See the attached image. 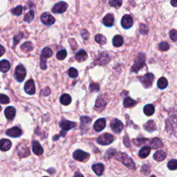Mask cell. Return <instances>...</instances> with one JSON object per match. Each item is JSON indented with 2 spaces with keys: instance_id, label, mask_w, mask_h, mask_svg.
<instances>
[{
  "instance_id": "6da1fadb",
  "label": "cell",
  "mask_w": 177,
  "mask_h": 177,
  "mask_svg": "<svg viewBox=\"0 0 177 177\" xmlns=\"http://www.w3.org/2000/svg\"><path fill=\"white\" fill-rule=\"evenodd\" d=\"M106 155L108 156V157H113L115 159L120 161L126 167H127L129 169H131V170H135L136 169L134 161L132 160L131 158L129 157L127 154H126L125 153L116 152L114 149H110L107 152Z\"/></svg>"
},
{
  "instance_id": "7a4b0ae2",
  "label": "cell",
  "mask_w": 177,
  "mask_h": 177,
  "mask_svg": "<svg viewBox=\"0 0 177 177\" xmlns=\"http://www.w3.org/2000/svg\"><path fill=\"white\" fill-rule=\"evenodd\" d=\"M146 55L143 53H139L137 54L134 60V63L131 67V71L134 73H138L145 66Z\"/></svg>"
},
{
  "instance_id": "3957f363",
  "label": "cell",
  "mask_w": 177,
  "mask_h": 177,
  "mask_svg": "<svg viewBox=\"0 0 177 177\" xmlns=\"http://www.w3.org/2000/svg\"><path fill=\"white\" fill-rule=\"evenodd\" d=\"M165 127L168 131L175 130L177 127V112L170 113V118L166 120Z\"/></svg>"
},
{
  "instance_id": "277c9868",
  "label": "cell",
  "mask_w": 177,
  "mask_h": 177,
  "mask_svg": "<svg viewBox=\"0 0 177 177\" xmlns=\"http://www.w3.org/2000/svg\"><path fill=\"white\" fill-rule=\"evenodd\" d=\"M26 75V68H24L23 65H19L17 66L15 68V73H14V77L17 82L19 83H22L25 79Z\"/></svg>"
},
{
  "instance_id": "5b68a950",
  "label": "cell",
  "mask_w": 177,
  "mask_h": 177,
  "mask_svg": "<svg viewBox=\"0 0 177 177\" xmlns=\"http://www.w3.org/2000/svg\"><path fill=\"white\" fill-rule=\"evenodd\" d=\"M138 79L145 88L147 89L152 86L153 82L154 80V76L153 75V73H147L143 76H141V77H139Z\"/></svg>"
},
{
  "instance_id": "8992f818",
  "label": "cell",
  "mask_w": 177,
  "mask_h": 177,
  "mask_svg": "<svg viewBox=\"0 0 177 177\" xmlns=\"http://www.w3.org/2000/svg\"><path fill=\"white\" fill-rule=\"evenodd\" d=\"M113 141V136L112 134L105 133L100 135L97 138V142L102 145H108Z\"/></svg>"
},
{
  "instance_id": "52a82bcc",
  "label": "cell",
  "mask_w": 177,
  "mask_h": 177,
  "mask_svg": "<svg viewBox=\"0 0 177 177\" xmlns=\"http://www.w3.org/2000/svg\"><path fill=\"white\" fill-rule=\"evenodd\" d=\"M110 127L112 131L116 134H120L124 128L123 123L117 118H114L112 120V122L110 123Z\"/></svg>"
},
{
  "instance_id": "ba28073f",
  "label": "cell",
  "mask_w": 177,
  "mask_h": 177,
  "mask_svg": "<svg viewBox=\"0 0 177 177\" xmlns=\"http://www.w3.org/2000/svg\"><path fill=\"white\" fill-rule=\"evenodd\" d=\"M40 20L42 24L46 26L53 25L55 22V18L49 13H44L40 16Z\"/></svg>"
},
{
  "instance_id": "9c48e42d",
  "label": "cell",
  "mask_w": 177,
  "mask_h": 177,
  "mask_svg": "<svg viewBox=\"0 0 177 177\" xmlns=\"http://www.w3.org/2000/svg\"><path fill=\"white\" fill-rule=\"evenodd\" d=\"M68 4L65 2H60L59 3L55 4L52 9V12L53 13L62 14L65 12L67 9Z\"/></svg>"
},
{
  "instance_id": "30bf717a",
  "label": "cell",
  "mask_w": 177,
  "mask_h": 177,
  "mask_svg": "<svg viewBox=\"0 0 177 177\" xmlns=\"http://www.w3.org/2000/svg\"><path fill=\"white\" fill-rule=\"evenodd\" d=\"M76 126V123L74 122H71L67 120H62L60 123V127L62 129V131L67 132L70 129L74 128Z\"/></svg>"
},
{
  "instance_id": "8fae6325",
  "label": "cell",
  "mask_w": 177,
  "mask_h": 177,
  "mask_svg": "<svg viewBox=\"0 0 177 177\" xmlns=\"http://www.w3.org/2000/svg\"><path fill=\"white\" fill-rule=\"evenodd\" d=\"M121 26L123 28L129 29L133 26V19L129 15H125L121 20Z\"/></svg>"
},
{
  "instance_id": "7c38bea8",
  "label": "cell",
  "mask_w": 177,
  "mask_h": 177,
  "mask_svg": "<svg viewBox=\"0 0 177 177\" xmlns=\"http://www.w3.org/2000/svg\"><path fill=\"white\" fill-rule=\"evenodd\" d=\"M24 91L27 94L33 95L35 93V83L33 80H29L25 83Z\"/></svg>"
},
{
  "instance_id": "4fadbf2b",
  "label": "cell",
  "mask_w": 177,
  "mask_h": 177,
  "mask_svg": "<svg viewBox=\"0 0 177 177\" xmlns=\"http://www.w3.org/2000/svg\"><path fill=\"white\" fill-rule=\"evenodd\" d=\"M6 134L7 136L12 137V138H18L22 134V131L17 127H14L8 129Z\"/></svg>"
},
{
  "instance_id": "5bb4252c",
  "label": "cell",
  "mask_w": 177,
  "mask_h": 177,
  "mask_svg": "<svg viewBox=\"0 0 177 177\" xmlns=\"http://www.w3.org/2000/svg\"><path fill=\"white\" fill-rule=\"evenodd\" d=\"M73 157L76 160H79V161H83L89 158V154L83 151V150H81V149H77L76 151L73 152Z\"/></svg>"
},
{
  "instance_id": "9a60e30c",
  "label": "cell",
  "mask_w": 177,
  "mask_h": 177,
  "mask_svg": "<svg viewBox=\"0 0 177 177\" xmlns=\"http://www.w3.org/2000/svg\"><path fill=\"white\" fill-rule=\"evenodd\" d=\"M110 57L107 54L105 53H100L98 56L96 57V60H95V62L97 63L98 65H106L107 63L109 62Z\"/></svg>"
},
{
  "instance_id": "2e32d148",
  "label": "cell",
  "mask_w": 177,
  "mask_h": 177,
  "mask_svg": "<svg viewBox=\"0 0 177 177\" xmlns=\"http://www.w3.org/2000/svg\"><path fill=\"white\" fill-rule=\"evenodd\" d=\"M91 122V118L89 116H83L80 117V123H81V129L82 131L85 132L88 129L89 124Z\"/></svg>"
},
{
  "instance_id": "e0dca14e",
  "label": "cell",
  "mask_w": 177,
  "mask_h": 177,
  "mask_svg": "<svg viewBox=\"0 0 177 177\" xmlns=\"http://www.w3.org/2000/svg\"><path fill=\"white\" fill-rule=\"evenodd\" d=\"M105 126H106V120L105 118H100V119L97 120L96 123H94V128L95 131L97 132L101 131L102 130L105 129Z\"/></svg>"
},
{
  "instance_id": "ac0fdd59",
  "label": "cell",
  "mask_w": 177,
  "mask_h": 177,
  "mask_svg": "<svg viewBox=\"0 0 177 177\" xmlns=\"http://www.w3.org/2000/svg\"><path fill=\"white\" fill-rule=\"evenodd\" d=\"M102 23L103 24L107 26V27L112 26L113 25V23H114V17H113V14L109 13V14L105 15L102 20Z\"/></svg>"
},
{
  "instance_id": "d6986e66",
  "label": "cell",
  "mask_w": 177,
  "mask_h": 177,
  "mask_svg": "<svg viewBox=\"0 0 177 177\" xmlns=\"http://www.w3.org/2000/svg\"><path fill=\"white\" fill-rule=\"evenodd\" d=\"M15 113H16V110L13 107H8L4 111V114L6 116V118L10 120L15 118Z\"/></svg>"
},
{
  "instance_id": "ffe728a7",
  "label": "cell",
  "mask_w": 177,
  "mask_h": 177,
  "mask_svg": "<svg viewBox=\"0 0 177 177\" xmlns=\"http://www.w3.org/2000/svg\"><path fill=\"white\" fill-rule=\"evenodd\" d=\"M32 144H33V152L34 154L38 156H40L43 154L44 152L43 148H42L41 145L39 143V142L33 141Z\"/></svg>"
},
{
  "instance_id": "44dd1931",
  "label": "cell",
  "mask_w": 177,
  "mask_h": 177,
  "mask_svg": "<svg viewBox=\"0 0 177 177\" xmlns=\"http://www.w3.org/2000/svg\"><path fill=\"white\" fill-rule=\"evenodd\" d=\"M12 143L8 139H2L0 141V149L3 152H6L10 149Z\"/></svg>"
},
{
  "instance_id": "7402d4cb",
  "label": "cell",
  "mask_w": 177,
  "mask_h": 177,
  "mask_svg": "<svg viewBox=\"0 0 177 177\" xmlns=\"http://www.w3.org/2000/svg\"><path fill=\"white\" fill-rule=\"evenodd\" d=\"M87 52L84 51V49H81L76 54V60H77L79 62H83L87 59Z\"/></svg>"
},
{
  "instance_id": "603a6c76",
  "label": "cell",
  "mask_w": 177,
  "mask_h": 177,
  "mask_svg": "<svg viewBox=\"0 0 177 177\" xmlns=\"http://www.w3.org/2000/svg\"><path fill=\"white\" fill-rule=\"evenodd\" d=\"M107 105V101L104 97H102V96H100L98 99L96 100V105H95V107L98 109H103L104 107L106 106Z\"/></svg>"
},
{
  "instance_id": "cb8c5ba5",
  "label": "cell",
  "mask_w": 177,
  "mask_h": 177,
  "mask_svg": "<svg viewBox=\"0 0 177 177\" xmlns=\"http://www.w3.org/2000/svg\"><path fill=\"white\" fill-rule=\"evenodd\" d=\"M149 145L152 149H159L163 146V142L161 140L158 138H154L152 140H150Z\"/></svg>"
},
{
  "instance_id": "d4e9b609",
  "label": "cell",
  "mask_w": 177,
  "mask_h": 177,
  "mask_svg": "<svg viewBox=\"0 0 177 177\" xmlns=\"http://www.w3.org/2000/svg\"><path fill=\"white\" fill-rule=\"evenodd\" d=\"M144 129L147 131L152 133V132L157 130V125L154 120H149L144 125Z\"/></svg>"
},
{
  "instance_id": "484cf974",
  "label": "cell",
  "mask_w": 177,
  "mask_h": 177,
  "mask_svg": "<svg viewBox=\"0 0 177 177\" xmlns=\"http://www.w3.org/2000/svg\"><path fill=\"white\" fill-rule=\"evenodd\" d=\"M10 64L6 60H3L0 62V71L2 73H6L10 70Z\"/></svg>"
},
{
  "instance_id": "4316f807",
  "label": "cell",
  "mask_w": 177,
  "mask_h": 177,
  "mask_svg": "<svg viewBox=\"0 0 177 177\" xmlns=\"http://www.w3.org/2000/svg\"><path fill=\"white\" fill-rule=\"evenodd\" d=\"M92 170L98 176H101L104 171V165L102 163H97L92 166Z\"/></svg>"
},
{
  "instance_id": "83f0119b",
  "label": "cell",
  "mask_w": 177,
  "mask_h": 177,
  "mask_svg": "<svg viewBox=\"0 0 177 177\" xmlns=\"http://www.w3.org/2000/svg\"><path fill=\"white\" fill-rule=\"evenodd\" d=\"M150 152H151V148L148 146H145L140 149L138 156L142 158H145L148 157Z\"/></svg>"
},
{
  "instance_id": "f1b7e54d",
  "label": "cell",
  "mask_w": 177,
  "mask_h": 177,
  "mask_svg": "<svg viewBox=\"0 0 177 177\" xmlns=\"http://www.w3.org/2000/svg\"><path fill=\"white\" fill-rule=\"evenodd\" d=\"M143 112L144 113L146 116H152L154 114V113L155 112V109L154 105L152 104H148L146 105L143 108Z\"/></svg>"
},
{
  "instance_id": "f546056e",
  "label": "cell",
  "mask_w": 177,
  "mask_h": 177,
  "mask_svg": "<svg viewBox=\"0 0 177 177\" xmlns=\"http://www.w3.org/2000/svg\"><path fill=\"white\" fill-rule=\"evenodd\" d=\"M52 54H53V52H52L51 49H50L49 47H44L42 51L40 58H43V59L46 60V58L51 57Z\"/></svg>"
},
{
  "instance_id": "4dcf8cb0",
  "label": "cell",
  "mask_w": 177,
  "mask_h": 177,
  "mask_svg": "<svg viewBox=\"0 0 177 177\" xmlns=\"http://www.w3.org/2000/svg\"><path fill=\"white\" fill-rule=\"evenodd\" d=\"M123 41L124 40H123V38L122 36H120L119 35H116L112 39L113 45L115 47H120L123 45Z\"/></svg>"
},
{
  "instance_id": "1f68e13d",
  "label": "cell",
  "mask_w": 177,
  "mask_h": 177,
  "mask_svg": "<svg viewBox=\"0 0 177 177\" xmlns=\"http://www.w3.org/2000/svg\"><path fill=\"white\" fill-rule=\"evenodd\" d=\"M154 159L157 161H163L166 158V154L162 150H158L154 154Z\"/></svg>"
},
{
  "instance_id": "d6a6232c",
  "label": "cell",
  "mask_w": 177,
  "mask_h": 177,
  "mask_svg": "<svg viewBox=\"0 0 177 177\" xmlns=\"http://www.w3.org/2000/svg\"><path fill=\"white\" fill-rule=\"evenodd\" d=\"M33 49V43L31 42H26L25 43H24L21 46V49L24 52L28 53L31 51Z\"/></svg>"
},
{
  "instance_id": "836d02e7",
  "label": "cell",
  "mask_w": 177,
  "mask_h": 177,
  "mask_svg": "<svg viewBox=\"0 0 177 177\" xmlns=\"http://www.w3.org/2000/svg\"><path fill=\"white\" fill-rule=\"evenodd\" d=\"M60 101L64 105H68L71 102V97L67 94H65L61 96Z\"/></svg>"
},
{
  "instance_id": "e575fe53",
  "label": "cell",
  "mask_w": 177,
  "mask_h": 177,
  "mask_svg": "<svg viewBox=\"0 0 177 177\" xmlns=\"http://www.w3.org/2000/svg\"><path fill=\"white\" fill-rule=\"evenodd\" d=\"M158 87L160 89H164L168 85V80L164 77H162L158 79V83H157Z\"/></svg>"
},
{
  "instance_id": "d590c367",
  "label": "cell",
  "mask_w": 177,
  "mask_h": 177,
  "mask_svg": "<svg viewBox=\"0 0 177 177\" xmlns=\"http://www.w3.org/2000/svg\"><path fill=\"white\" fill-rule=\"evenodd\" d=\"M136 104V101L133 99H131V98L127 97L125 98L123 101V106L125 107H131L134 106Z\"/></svg>"
},
{
  "instance_id": "8d00e7d4",
  "label": "cell",
  "mask_w": 177,
  "mask_h": 177,
  "mask_svg": "<svg viewBox=\"0 0 177 177\" xmlns=\"http://www.w3.org/2000/svg\"><path fill=\"white\" fill-rule=\"evenodd\" d=\"M95 41L100 44H105L107 43V39L104 35L101 34H98L95 36Z\"/></svg>"
},
{
  "instance_id": "74e56055",
  "label": "cell",
  "mask_w": 177,
  "mask_h": 177,
  "mask_svg": "<svg viewBox=\"0 0 177 177\" xmlns=\"http://www.w3.org/2000/svg\"><path fill=\"white\" fill-rule=\"evenodd\" d=\"M34 16H35V12H34L33 10H31L30 11L25 15L24 20L25 22L29 23L32 22L33 20L34 19Z\"/></svg>"
},
{
  "instance_id": "f35d334b",
  "label": "cell",
  "mask_w": 177,
  "mask_h": 177,
  "mask_svg": "<svg viewBox=\"0 0 177 177\" xmlns=\"http://www.w3.org/2000/svg\"><path fill=\"white\" fill-rule=\"evenodd\" d=\"M109 4L111 6L114 7L116 9H119L122 6V0H109Z\"/></svg>"
},
{
  "instance_id": "ab89813d",
  "label": "cell",
  "mask_w": 177,
  "mask_h": 177,
  "mask_svg": "<svg viewBox=\"0 0 177 177\" xmlns=\"http://www.w3.org/2000/svg\"><path fill=\"white\" fill-rule=\"evenodd\" d=\"M18 154H19V156L21 158H23V157H27V156L30 154V152H29V149L28 147H24L23 149L21 148L19 150V152H18Z\"/></svg>"
},
{
  "instance_id": "60d3db41",
  "label": "cell",
  "mask_w": 177,
  "mask_h": 177,
  "mask_svg": "<svg viewBox=\"0 0 177 177\" xmlns=\"http://www.w3.org/2000/svg\"><path fill=\"white\" fill-rule=\"evenodd\" d=\"M67 55V52L66 51L65 49H62L60 50V51H58L56 54V57L58 60H62L66 58Z\"/></svg>"
},
{
  "instance_id": "b9f144b4",
  "label": "cell",
  "mask_w": 177,
  "mask_h": 177,
  "mask_svg": "<svg viewBox=\"0 0 177 177\" xmlns=\"http://www.w3.org/2000/svg\"><path fill=\"white\" fill-rule=\"evenodd\" d=\"M168 168L170 170H177V160L172 159L170 160L168 163Z\"/></svg>"
},
{
  "instance_id": "7bdbcfd3",
  "label": "cell",
  "mask_w": 177,
  "mask_h": 177,
  "mask_svg": "<svg viewBox=\"0 0 177 177\" xmlns=\"http://www.w3.org/2000/svg\"><path fill=\"white\" fill-rule=\"evenodd\" d=\"M68 74L71 78H76L78 76V71L76 68L71 67L68 69Z\"/></svg>"
},
{
  "instance_id": "ee69618b",
  "label": "cell",
  "mask_w": 177,
  "mask_h": 177,
  "mask_svg": "<svg viewBox=\"0 0 177 177\" xmlns=\"http://www.w3.org/2000/svg\"><path fill=\"white\" fill-rule=\"evenodd\" d=\"M158 49L160 50L161 51H166L170 49V45L168 42H162L158 44Z\"/></svg>"
},
{
  "instance_id": "f6af8a7d",
  "label": "cell",
  "mask_w": 177,
  "mask_h": 177,
  "mask_svg": "<svg viewBox=\"0 0 177 177\" xmlns=\"http://www.w3.org/2000/svg\"><path fill=\"white\" fill-rule=\"evenodd\" d=\"M148 139H145V138H138L134 140V142L136 144L137 146H141L142 145L146 144L147 142H149Z\"/></svg>"
},
{
  "instance_id": "bcb514c9",
  "label": "cell",
  "mask_w": 177,
  "mask_h": 177,
  "mask_svg": "<svg viewBox=\"0 0 177 177\" xmlns=\"http://www.w3.org/2000/svg\"><path fill=\"white\" fill-rule=\"evenodd\" d=\"M22 10H23V7L22 6H17V7H15V9H13L11 12L13 15L18 16V15H20L21 14H22Z\"/></svg>"
},
{
  "instance_id": "7dc6e473",
  "label": "cell",
  "mask_w": 177,
  "mask_h": 177,
  "mask_svg": "<svg viewBox=\"0 0 177 177\" xmlns=\"http://www.w3.org/2000/svg\"><path fill=\"white\" fill-rule=\"evenodd\" d=\"M10 102V99L6 95L0 94V103L2 104H8Z\"/></svg>"
},
{
  "instance_id": "c3c4849f",
  "label": "cell",
  "mask_w": 177,
  "mask_h": 177,
  "mask_svg": "<svg viewBox=\"0 0 177 177\" xmlns=\"http://www.w3.org/2000/svg\"><path fill=\"white\" fill-rule=\"evenodd\" d=\"M100 89V87L98 84L97 83H91L89 85V91L91 92H97Z\"/></svg>"
},
{
  "instance_id": "681fc988",
  "label": "cell",
  "mask_w": 177,
  "mask_h": 177,
  "mask_svg": "<svg viewBox=\"0 0 177 177\" xmlns=\"http://www.w3.org/2000/svg\"><path fill=\"white\" fill-rule=\"evenodd\" d=\"M140 33H141V35H147V33H148V28L144 24H141V26H140Z\"/></svg>"
},
{
  "instance_id": "f907efd6",
  "label": "cell",
  "mask_w": 177,
  "mask_h": 177,
  "mask_svg": "<svg viewBox=\"0 0 177 177\" xmlns=\"http://www.w3.org/2000/svg\"><path fill=\"white\" fill-rule=\"evenodd\" d=\"M170 38L173 42H177V31L172 29L170 32Z\"/></svg>"
},
{
  "instance_id": "816d5d0a",
  "label": "cell",
  "mask_w": 177,
  "mask_h": 177,
  "mask_svg": "<svg viewBox=\"0 0 177 177\" xmlns=\"http://www.w3.org/2000/svg\"><path fill=\"white\" fill-rule=\"evenodd\" d=\"M40 67L42 69L45 70L47 68L46 65V60L43 59V58H40Z\"/></svg>"
},
{
  "instance_id": "f5cc1de1",
  "label": "cell",
  "mask_w": 177,
  "mask_h": 177,
  "mask_svg": "<svg viewBox=\"0 0 177 177\" xmlns=\"http://www.w3.org/2000/svg\"><path fill=\"white\" fill-rule=\"evenodd\" d=\"M142 172H143L145 175H147L150 172V169L147 165H145L142 166V168L141 169Z\"/></svg>"
},
{
  "instance_id": "db71d44e",
  "label": "cell",
  "mask_w": 177,
  "mask_h": 177,
  "mask_svg": "<svg viewBox=\"0 0 177 177\" xmlns=\"http://www.w3.org/2000/svg\"><path fill=\"white\" fill-rule=\"evenodd\" d=\"M50 94H51V91H50V89L49 88V87H46V88L43 89V90H42L41 92V94L45 96H49V95H50Z\"/></svg>"
},
{
  "instance_id": "11a10c76",
  "label": "cell",
  "mask_w": 177,
  "mask_h": 177,
  "mask_svg": "<svg viewBox=\"0 0 177 177\" xmlns=\"http://www.w3.org/2000/svg\"><path fill=\"white\" fill-rule=\"evenodd\" d=\"M4 53H5L4 47L0 44V57L2 56V55L4 54Z\"/></svg>"
},
{
  "instance_id": "9f6ffc18",
  "label": "cell",
  "mask_w": 177,
  "mask_h": 177,
  "mask_svg": "<svg viewBox=\"0 0 177 177\" xmlns=\"http://www.w3.org/2000/svg\"><path fill=\"white\" fill-rule=\"evenodd\" d=\"M170 3L172 6H174V7L177 6V0H171Z\"/></svg>"
},
{
  "instance_id": "6f0895ef",
  "label": "cell",
  "mask_w": 177,
  "mask_h": 177,
  "mask_svg": "<svg viewBox=\"0 0 177 177\" xmlns=\"http://www.w3.org/2000/svg\"><path fill=\"white\" fill-rule=\"evenodd\" d=\"M74 177H84V176H83V174H82L81 173H80V172H78V171H77V172H76V173L75 174Z\"/></svg>"
},
{
  "instance_id": "680465c9",
  "label": "cell",
  "mask_w": 177,
  "mask_h": 177,
  "mask_svg": "<svg viewBox=\"0 0 177 177\" xmlns=\"http://www.w3.org/2000/svg\"><path fill=\"white\" fill-rule=\"evenodd\" d=\"M150 177H156V176H154V175H152V176H150Z\"/></svg>"
},
{
  "instance_id": "91938a15",
  "label": "cell",
  "mask_w": 177,
  "mask_h": 177,
  "mask_svg": "<svg viewBox=\"0 0 177 177\" xmlns=\"http://www.w3.org/2000/svg\"><path fill=\"white\" fill-rule=\"evenodd\" d=\"M1 111H2V107L0 106V112H1Z\"/></svg>"
},
{
  "instance_id": "94428289",
  "label": "cell",
  "mask_w": 177,
  "mask_h": 177,
  "mask_svg": "<svg viewBox=\"0 0 177 177\" xmlns=\"http://www.w3.org/2000/svg\"><path fill=\"white\" fill-rule=\"evenodd\" d=\"M44 177H48V176H44Z\"/></svg>"
}]
</instances>
